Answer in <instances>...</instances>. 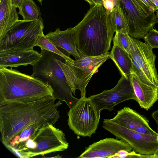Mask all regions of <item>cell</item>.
Returning <instances> with one entry per match:
<instances>
[{
  "label": "cell",
  "mask_w": 158,
  "mask_h": 158,
  "mask_svg": "<svg viewBox=\"0 0 158 158\" xmlns=\"http://www.w3.org/2000/svg\"><path fill=\"white\" fill-rule=\"evenodd\" d=\"M102 127L114 135L116 139L127 143L136 153L152 155L158 150V142L156 135L138 132L110 119H104Z\"/></svg>",
  "instance_id": "11"
},
{
  "label": "cell",
  "mask_w": 158,
  "mask_h": 158,
  "mask_svg": "<svg viewBox=\"0 0 158 158\" xmlns=\"http://www.w3.org/2000/svg\"><path fill=\"white\" fill-rule=\"evenodd\" d=\"M152 116L158 125V109L152 112Z\"/></svg>",
  "instance_id": "29"
},
{
  "label": "cell",
  "mask_w": 158,
  "mask_h": 158,
  "mask_svg": "<svg viewBox=\"0 0 158 158\" xmlns=\"http://www.w3.org/2000/svg\"><path fill=\"white\" fill-rule=\"evenodd\" d=\"M69 146L64 132L49 124L40 129L25 142L20 152L24 158H28L64 151Z\"/></svg>",
  "instance_id": "6"
},
{
  "label": "cell",
  "mask_w": 158,
  "mask_h": 158,
  "mask_svg": "<svg viewBox=\"0 0 158 158\" xmlns=\"http://www.w3.org/2000/svg\"><path fill=\"white\" fill-rule=\"evenodd\" d=\"M152 155L142 154L136 153L133 150L131 152H129L126 150L122 149L118 151L110 158H152Z\"/></svg>",
  "instance_id": "24"
},
{
  "label": "cell",
  "mask_w": 158,
  "mask_h": 158,
  "mask_svg": "<svg viewBox=\"0 0 158 158\" xmlns=\"http://www.w3.org/2000/svg\"><path fill=\"white\" fill-rule=\"evenodd\" d=\"M129 152L133 150L125 141L114 138H106L94 142L85 148L79 158H110L121 150Z\"/></svg>",
  "instance_id": "13"
},
{
  "label": "cell",
  "mask_w": 158,
  "mask_h": 158,
  "mask_svg": "<svg viewBox=\"0 0 158 158\" xmlns=\"http://www.w3.org/2000/svg\"><path fill=\"white\" fill-rule=\"evenodd\" d=\"M156 6L157 10H158V0H152Z\"/></svg>",
  "instance_id": "31"
},
{
  "label": "cell",
  "mask_w": 158,
  "mask_h": 158,
  "mask_svg": "<svg viewBox=\"0 0 158 158\" xmlns=\"http://www.w3.org/2000/svg\"><path fill=\"white\" fill-rule=\"evenodd\" d=\"M131 80L140 107L148 110L158 100V88L142 81L134 73L131 72Z\"/></svg>",
  "instance_id": "17"
},
{
  "label": "cell",
  "mask_w": 158,
  "mask_h": 158,
  "mask_svg": "<svg viewBox=\"0 0 158 158\" xmlns=\"http://www.w3.org/2000/svg\"><path fill=\"white\" fill-rule=\"evenodd\" d=\"M44 28L42 17L34 20H19L0 41V50L33 49Z\"/></svg>",
  "instance_id": "8"
},
{
  "label": "cell",
  "mask_w": 158,
  "mask_h": 158,
  "mask_svg": "<svg viewBox=\"0 0 158 158\" xmlns=\"http://www.w3.org/2000/svg\"><path fill=\"white\" fill-rule=\"evenodd\" d=\"M99 3L100 4H102L103 5V0H98Z\"/></svg>",
  "instance_id": "33"
},
{
  "label": "cell",
  "mask_w": 158,
  "mask_h": 158,
  "mask_svg": "<svg viewBox=\"0 0 158 158\" xmlns=\"http://www.w3.org/2000/svg\"><path fill=\"white\" fill-rule=\"evenodd\" d=\"M91 6H93L97 4H100L98 0H85Z\"/></svg>",
  "instance_id": "30"
},
{
  "label": "cell",
  "mask_w": 158,
  "mask_h": 158,
  "mask_svg": "<svg viewBox=\"0 0 158 158\" xmlns=\"http://www.w3.org/2000/svg\"><path fill=\"white\" fill-rule=\"evenodd\" d=\"M54 96L50 85L15 69L0 68V103L31 101Z\"/></svg>",
  "instance_id": "3"
},
{
  "label": "cell",
  "mask_w": 158,
  "mask_h": 158,
  "mask_svg": "<svg viewBox=\"0 0 158 158\" xmlns=\"http://www.w3.org/2000/svg\"><path fill=\"white\" fill-rule=\"evenodd\" d=\"M156 16L157 19V22H158V10L156 11Z\"/></svg>",
  "instance_id": "34"
},
{
  "label": "cell",
  "mask_w": 158,
  "mask_h": 158,
  "mask_svg": "<svg viewBox=\"0 0 158 158\" xmlns=\"http://www.w3.org/2000/svg\"><path fill=\"white\" fill-rule=\"evenodd\" d=\"M154 155L155 156V158H158V150L156 152Z\"/></svg>",
  "instance_id": "32"
},
{
  "label": "cell",
  "mask_w": 158,
  "mask_h": 158,
  "mask_svg": "<svg viewBox=\"0 0 158 158\" xmlns=\"http://www.w3.org/2000/svg\"><path fill=\"white\" fill-rule=\"evenodd\" d=\"M110 18L115 32L129 33V27L126 20L118 3L109 13Z\"/></svg>",
  "instance_id": "21"
},
{
  "label": "cell",
  "mask_w": 158,
  "mask_h": 158,
  "mask_svg": "<svg viewBox=\"0 0 158 158\" xmlns=\"http://www.w3.org/2000/svg\"><path fill=\"white\" fill-rule=\"evenodd\" d=\"M149 7L152 8L155 11L156 8L152 0H141Z\"/></svg>",
  "instance_id": "27"
},
{
  "label": "cell",
  "mask_w": 158,
  "mask_h": 158,
  "mask_svg": "<svg viewBox=\"0 0 158 158\" xmlns=\"http://www.w3.org/2000/svg\"><path fill=\"white\" fill-rule=\"evenodd\" d=\"M54 96L31 101L0 103L1 141L5 145L26 127L33 125H54L60 117L62 103Z\"/></svg>",
  "instance_id": "1"
},
{
  "label": "cell",
  "mask_w": 158,
  "mask_h": 158,
  "mask_svg": "<svg viewBox=\"0 0 158 158\" xmlns=\"http://www.w3.org/2000/svg\"><path fill=\"white\" fill-rule=\"evenodd\" d=\"M110 52L99 56L82 57L80 59L67 60L59 55L58 61L66 78L73 93L79 90L81 98H85L86 88L93 74L98 68L110 58Z\"/></svg>",
  "instance_id": "5"
},
{
  "label": "cell",
  "mask_w": 158,
  "mask_h": 158,
  "mask_svg": "<svg viewBox=\"0 0 158 158\" xmlns=\"http://www.w3.org/2000/svg\"><path fill=\"white\" fill-rule=\"evenodd\" d=\"M42 57L33 66L31 76L51 86L54 96L64 102L69 109L79 100L74 97L65 75L59 64L58 55L45 50H41Z\"/></svg>",
  "instance_id": "4"
},
{
  "label": "cell",
  "mask_w": 158,
  "mask_h": 158,
  "mask_svg": "<svg viewBox=\"0 0 158 158\" xmlns=\"http://www.w3.org/2000/svg\"><path fill=\"white\" fill-rule=\"evenodd\" d=\"M119 4L131 37L143 39L157 22L155 11L141 0H115Z\"/></svg>",
  "instance_id": "7"
},
{
  "label": "cell",
  "mask_w": 158,
  "mask_h": 158,
  "mask_svg": "<svg viewBox=\"0 0 158 158\" xmlns=\"http://www.w3.org/2000/svg\"><path fill=\"white\" fill-rule=\"evenodd\" d=\"M88 98L100 113L104 110L112 111L114 106L123 102L131 99L137 100L131 78L127 79L123 76L112 89L105 90Z\"/></svg>",
  "instance_id": "12"
},
{
  "label": "cell",
  "mask_w": 158,
  "mask_h": 158,
  "mask_svg": "<svg viewBox=\"0 0 158 158\" xmlns=\"http://www.w3.org/2000/svg\"><path fill=\"white\" fill-rule=\"evenodd\" d=\"M45 35L54 45L72 55L76 60L81 57L77 49V34L74 27L62 31L57 28L54 32L50 31Z\"/></svg>",
  "instance_id": "16"
},
{
  "label": "cell",
  "mask_w": 158,
  "mask_h": 158,
  "mask_svg": "<svg viewBox=\"0 0 158 158\" xmlns=\"http://www.w3.org/2000/svg\"><path fill=\"white\" fill-rule=\"evenodd\" d=\"M74 27L77 49L81 57L100 56L110 49L115 31L109 14L102 4L91 6Z\"/></svg>",
  "instance_id": "2"
},
{
  "label": "cell",
  "mask_w": 158,
  "mask_h": 158,
  "mask_svg": "<svg viewBox=\"0 0 158 158\" xmlns=\"http://www.w3.org/2000/svg\"><path fill=\"white\" fill-rule=\"evenodd\" d=\"M129 36L127 33L116 32L113 40L114 45H117L120 47L130 55L131 50Z\"/></svg>",
  "instance_id": "23"
},
{
  "label": "cell",
  "mask_w": 158,
  "mask_h": 158,
  "mask_svg": "<svg viewBox=\"0 0 158 158\" xmlns=\"http://www.w3.org/2000/svg\"><path fill=\"white\" fill-rule=\"evenodd\" d=\"M40 3L42 4V1L43 0H37Z\"/></svg>",
  "instance_id": "35"
},
{
  "label": "cell",
  "mask_w": 158,
  "mask_h": 158,
  "mask_svg": "<svg viewBox=\"0 0 158 158\" xmlns=\"http://www.w3.org/2000/svg\"><path fill=\"white\" fill-rule=\"evenodd\" d=\"M129 39L132 61L131 72L135 73L143 83L158 88V75L155 66L156 56L152 48L130 35Z\"/></svg>",
  "instance_id": "9"
},
{
  "label": "cell",
  "mask_w": 158,
  "mask_h": 158,
  "mask_svg": "<svg viewBox=\"0 0 158 158\" xmlns=\"http://www.w3.org/2000/svg\"><path fill=\"white\" fill-rule=\"evenodd\" d=\"M16 8L12 4L11 0H0V41L19 20Z\"/></svg>",
  "instance_id": "18"
},
{
  "label": "cell",
  "mask_w": 158,
  "mask_h": 158,
  "mask_svg": "<svg viewBox=\"0 0 158 158\" xmlns=\"http://www.w3.org/2000/svg\"><path fill=\"white\" fill-rule=\"evenodd\" d=\"M68 124L76 135L91 137L98 128L100 119L99 112L88 98H80L68 113Z\"/></svg>",
  "instance_id": "10"
},
{
  "label": "cell",
  "mask_w": 158,
  "mask_h": 158,
  "mask_svg": "<svg viewBox=\"0 0 158 158\" xmlns=\"http://www.w3.org/2000/svg\"><path fill=\"white\" fill-rule=\"evenodd\" d=\"M19 9L18 14L23 20H34L41 17L40 8L33 0H23Z\"/></svg>",
  "instance_id": "20"
},
{
  "label": "cell",
  "mask_w": 158,
  "mask_h": 158,
  "mask_svg": "<svg viewBox=\"0 0 158 158\" xmlns=\"http://www.w3.org/2000/svg\"><path fill=\"white\" fill-rule=\"evenodd\" d=\"M110 58L115 64L122 76L130 79L132 61L130 54L118 46L114 45Z\"/></svg>",
  "instance_id": "19"
},
{
  "label": "cell",
  "mask_w": 158,
  "mask_h": 158,
  "mask_svg": "<svg viewBox=\"0 0 158 158\" xmlns=\"http://www.w3.org/2000/svg\"><path fill=\"white\" fill-rule=\"evenodd\" d=\"M42 55L33 49H4L0 50V68L33 66L42 57Z\"/></svg>",
  "instance_id": "15"
},
{
  "label": "cell",
  "mask_w": 158,
  "mask_h": 158,
  "mask_svg": "<svg viewBox=\"0 0 158 158\" xmlns=\"http://www.w3.org/2000/svg\"><path fill=\"white\" fill-rule=\"evenodd\" d=\"M156 139L157 141L158 142V133L157 135L156 136Z\"/></svg>",
  "instance_id": "36"
},
{
  "label": "cell",
  "mask_w": 158,
  "mask_h": 158,
  "mask_svg": "<svg viewBox=\"0 0 158 158\" xmlns=\"http://www.w3.org/2000/svg\"><path fill=\"white\" fill-rule=\"evenodd\" d=\"M115 4V0H103V6L108 13L114 8Z\"/></svg>",
  "instance_id": "26"
},
{
  "label": "cell",
  "mask_w": 158,
  "mask_h": 158,
  "mask_svg": "<svg viewBox=\"0 0 158 158\" xmlns=\"http://www.w3.org/2000/svg\"><path fill=\"white\" fill-rule=\"evenodd\" d=\"M143 39L145 43L152 49L158 48V31L156 29L150 30Z\"/></svg>",
  "instance_id": "25"
},
{
  "label": "cell",
  "mask_w": 158,
  "mask_h": 158,
  "mask_svg": "<svg viewBox=\"0 0 158 158\" xmlns=\"http://www.w3.org/2000/svg\"><path fill=\"white\" fill-rule=\"evenodd\" d=\"M23 0H11L13 5L16 8H19Z\"/></svg>",
  "instance_id": "28"
},
{
  "label": "cell",
  "mask_w": 158,
  "mask_h": 158,
  "mask_svg": "<svg viewBox=\"0 0 158 158\" xmlns=\"http://www.w3.org/2000/svg\"><path fill=\"white\" fill-rule=\"evenodd\" d=\"M36 46L39 47L41 50H45L56 53L62 57L67 60H71L73 59L69 56L65 54L49 40L43 33L38 36Z\"/></svg>",
  "instance_id": "22"
},
{
  "label": "cell",
  "mask_w": 158,
  "mask_h": 158,
  "mask_svg": "<svg viewBox=\"0 0 158 158\" xmlns=\"http://www.w3.org/2000/svg\"><path fill=\"white\" fill-rule=\"evenodd\" d=\"M110 119L138 132L156 136L158 135L150 126L146 117L128 107H125L118 110L116 115Z\"/></svg>",
  "instance_id": "14"
}]
</instances>
